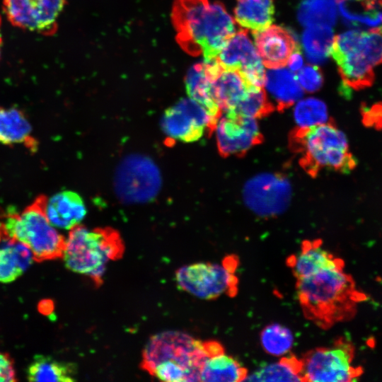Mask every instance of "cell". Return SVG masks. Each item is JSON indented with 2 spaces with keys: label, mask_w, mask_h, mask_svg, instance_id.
<instances>
[{
  "label": "cell",
  "mask_w": 382,
  "mask_h": 382,
  "mask_svg": "<svg viewBox=\"0 0 382 382\" xmlns=\"http://www.w3.org/2000/svg\"><path fill=\"white\" fill-rule=\"evenodd\" d=\"M344 267H329L296 279V291L303 316L322 329L352 318L357 304L365 298Z\"/></svg>",
  "instance_id": "6da1fadb"
},
{
  "label": "cell",
  "mask_w": 382,
  "mask_h": 382,
  "mask_svg": "<svg viewBox=\"0 0 382 382\" xmlns=\"http://www.w3.org/2000/svg\"><path fill=\"white\" fill-rule=\"evenodd\" d=\"M177 41L188 54L215 59L235 34L233 18L220 2L176 0L172 12Z\"/></svg>",
  "instance_id": "7a4b0ae2"
},
{
  "label": "cell",
  "mask_w": 382,
  "mask_h": 382,
  "mask_svg": "<svg viewBox=\"0 0 382 382\" xmlns=\"http://www.w3.org/2000/svg\"><path fill=\"white\" fill-rule=\"evenodd\" d=\"M214 354L212 340L201 341L179 331L152 336L142 352L141 367L163 381H200L205 359Z\"/></svg>",
  "instance_id": "3957f363"
},
{
  "label": "cell",
  "mask_w": 382,
  "mask_h": 382,
  "mask_svg": "<svg viewBox=\"0 0 382 382\" xmlns=\"http://www.w3.org/2000/svg\"><path fill=\"white\" fill-rule=\"evenodd\" d=\"M289 147L298 156L300 166L313 178L323 169L349 173L357 166L345 134L330 122L294 128L289 134Z\"/></svg>",
  "instance_id": "277c9868"
},
{
  "label": "cell",
  "mask_w": 382,
  "mask_h": 382,
  "mask_svg": "<svg viewBox=\"0 0 382 382\" xmlns=\"http://www.w3.org/2000/svg\"><path fill=\"white\" fill-rule=\"evenodd\" d=\"M47 197L40 195L22 212L9 209L0 217V243L15 241L24 244L37 262L62 257L65 247L64 237L45 214Z\"/></svg>",
  "instance_id": "5b68a950"
},
{
  "label": "cell",
  "mask_w": 382,
  "mask_h": 382,
  "mask_svg": "<svg viewBox=\"0 0 382 382\" xmlns=\"http://www.w3.org/2000/svg\"><path fill=\"white\" fill-rule=\"evenodd\" d=\"M124 252L123 241L115 229L79 224L70 229L62 257L67 269L88 277L100 286L107 263L121 258Z\"/></svg>",
  "instance_id": "8992f818"
},
{
  "label": "cell",
  "mask_w": 382,
  "mask_h": 382,
  "mask_svg": "<svg viewBox=\"0 0 382 382\" xmlns=\"http://www.w3.org/2000/svg\"><path fill=\"white\" fill-rule=\"evenodd\" d=\"M330 54L347 86L355 90L371 86L374 70L382 64V25L335 36Z\"/></svg>",
  "instance_id": "52a82bcc"
},
{
  "label": "cell",
  "mask_w": 382,
  "mask_h": 382,
  "mask_svg": "<svg viewBox=\"0 0 382 382\" xmlns=\"http://www.w3.org/2000/svg\"><path fill=\"white\" fill-rule=\"evenodd\" d=\"M237 267L238 258L234 255L226 257L221 264L185 265L175 272L176 283L180 289L202 299H215L221 295L233 297L238 292Z\"/></svg>",
  "instance_id": "ba28073f"
},
{
  "label": "cell",
  "mask_w": 382,
  "mask_h": 382,
  "mask_svg": "<svg viewBox=\"0 0 382 382\" xmlns=\"http://www.w3.org/2000/svg\"><path fill=\"white\" fill-rule=\"evenodd\" d=\"M354 348L345 337L330 347H317L301 358L303 381L347 382L357 380L362 374L354 364Z\"/></svg>",
  "instance_id": "9c48e42d"
},
{
  "label": "cell",
  "mask_w": 382,
  "mask_h": 382,
  "mask_svg": "<svg viewBox=\"0 0 382 382\" xmlns=\"http://www.w3.org/2000/svg\"><path fill=\"white\" fill-rule=\"evenodd\" d=\"M161 185L157 166L151 160L141 156L126 158L117 171L115 186L120 198L129 203L153 199Z\"/></svg>",
  "instance_id": "30bf717a"
},
{
  "label": "cell",
  "mask_w": 382,
  "mask_h": 382,
  "mask_svg": "<svg viewBox=\"0 0 382 382\" xmlns=\"http://www.w3.org/2000/svg\"><path fill=\"white\" fill-rule=\"evenodd\" d=\"M218 119L190 98H183L164 112L161 128L170 138L184 142L200 139L205 131L214 132Z\"/></svg>",
  "instance_id": "8fae6325"
},
{
  "label": "cell",
  "mask_w": 382,
  "mask_h": 382,
  "mask_svg": "<svg viewBox=\"0 0 382 382\" xmlns=\"http://www.w3.org/2000/svg\"><path fill=\"white\" fill-rule=\"evenodd\" d=\"M66 0H3L8 21L21 29L50 36L57 30V21Z\"/></svg>",
  "instance_id": "7c38bea8"
},
{
  "label": "cell",
  "mask_w": 382,
  "mask_h": 382,
  "mask_svg": "<svg viewBox=\"0 0 382 382\" xmlns=\"http://www.w3.org/2000/svg\"><path fill=\"white\" fill-rule=\"evenodd\" d=\"M243 195L250 210L259 216L270 217L287 208L291 188L289 180L282 174L261 173L245 183Z\"/></svg>",
  "instance_id": "4fadbf2b"
},
{
  "label": "cell",
  "mask_w": 382,
  "mask_h": 382,
  "mask_svg": "<svg viewBox=\"0 0 382 382\" xmlns=\"http://www.w3.org/2000/svg\"><path fill=\"white\" fill-rule=\"evenodd\" d=\"M214 131L218 151L223 157L243 156L264 139L256 119L233 110L222 112Z\"/></svg>",
  "instance_id": "5bb4252c"
},
{
  "label": "cell",
  "mask_w": 382,
  "mask_h": 382,
  "mask_svg": "<svg viewBox=\"0 0 382 382\" xmlns=\"http://www.w3.org/2000/svg\"><path fill=\"white\" fill-rule=\"evenodd\" d=\"M217 59L224 69L238 71L250 86L263 87L266 73L246 29L235 33L222 48Z\"/></svg>",
  "instance_id": "9a60e30c"
},
{
  "label": "cell",
  "mask_w": 382,
  "mask_h": 382,
  "mask_svg": "<svg viewBox=\"0 0 382 382\" xmlns=\"http://www.w3.org/2000/svg\"><path fill=\"white\" fill-rule=\"evenodd\" d=\"M253 35L262 64L270 69L286 66L291 55L300 50L294 35L280 26L270 25L263 30L253 31Z\"/></svg>",
  "instance_id": "2e32d148"
},
{
  "label": "cell",
  "mask_w": 382,
  "mask_h": 382,
  "mask_svg": "<svg viewBox=\"0 0 382 382\" xmlns=\"http://www.w3.org/2000/svg\"><path fill=\"white\" fill-rule=\"evenodd\" d=\"M286 265L296 279L311 276L324 269L345 265L344 261L323 247L321 240H306L301 250L290 255Z\"/></svg>",
  "instance_id": "e0dca14e"
},
{
  "label": "cell",
  "mask_w": 382,
  "mask_h": 382,
  "mask_svg": "<svg viewBox=\"0 0 382 382\" xmlns=\"http://www.w3.org/2000/svg\"><path fill=\"white\" fill-rule=\"evenodd\" d=\"M45 212L53 226L70 230L83 219L86 209L79 194L65 190L47 197Z\"/></svg>",
  "instance_id": "ac0fdd59"
},
{
  "label": "cell",
  "mask_w": 382,
  "mask_h": 382,
  "mask_svg": "<svg viewBox=\"0 0 382 382\" xmlns=\"http://www.w3.org/2000/svg\"><path fill=\"white\" fill-rule=\"evenodd\" d=\"M0 144H21L32 153L37 151L39 144L33 135L31 125L18 108L0 106Z\"/></svg>",
  "instance_id": "d6986e66"
},
{
  "label": "cell",
  "mask_w": 382,
  "mask_h": 382,
  "mask_svg": "<svg viewBox=\"0 0 382 382\" xmlns=\"http://www.w3.org/2000/svg\"><path fill=\"white\" fill-rule=\"evenodd\" d=\"M253 87L238 71L224 68L212 81V96L222 112L234 109Z\"/></svg>",
  "instance_id": "ffe728a7"
},
{
  "label": "cell",
  "mask_w": 382,
  "mask_h": 382,
  "mask_svg": "<svg viewBox=\"0 0 382 382\" xmlns=\"http://www.w3.org/2000/svg\"><path fill=\"white\" fill-rule=\"evenodd\" d=\"M265 84L276 103V109L284 110L303 95L296 76L286 69L278 68L265 74Z\"/></svg>",
  "instance_id": "44dd1931"
},
{
  "label": "cell",
  "mask_w": 382,
  "mask_h": 382,
  "mask_svg": "<svg viewBox=\"0 0 382 382\" xmlns=\"http://www.w3.org/2000/svg\"><path fill=\"white\" fill-rule=\"evenodd\" d=\"M76 374L75 364L43 354L35 355L26 370L29 381L72 382L76 381Z\"/></svg>",
  "instance_id": "7402d4cb"
},
{
  "label": "cell",
  "mask_w": 382,
  "mask_h": 382,
  "mask_svg": "<svg viewBox=\"0 0 382 382\" xmlns=\"http://www.w3.org/2000/svg\"><path fill=\"white\" fill-rule=\"evenodd\" d=\"M0 247V282L11 283L19 277L34 262L30 250L15 241L1 242Z\"/></svg>",
  "instance_id": "603a6c76"
},
{
  "label": "cell",
  "mask_w": 382,
  "mask_h": 382,
  "mask_svg": "<svg viewBox=\"0 0 382 382\" xmlns=\"http://www.w3.org/2000/svg\"><path fill=\"white\" fill-rule=\"evenodd\" d=\"M248 370L225 351L209 356L202 365L200 381L238 382L245 380Z\"/></svg>",
  "instance_id": "cb8c5ba5"
},
{
  "label": "cell",
  "mask_w": 382,
  "mask_h": 382,
  "mask_svg": "<svg viewBox=\"0 0 382 382\" xmlns=\"http://www.w3.org/2000/svg\"><path fill=\"white\" fill-rule=\"evenodd\" d=\"M273 0H236L234 8L236 21L253 31L263 30L274 20Z\"/></svg>",
  "instance_id": "d4e9b609"
},
{
  "label": "cell",
  "mask_w": 382,
  "mask_h": 382,
  "mask_svg": "<svg viewBox=\"0 0 382 382\" xmlns=\"http://www.w3.org/2000/svg\"><path fill=\"white\" fill-rule=\"evenodd\" d=\"M185 88L189 98L199 103L219 120L222 112L213 98L212 81L205 71L203 62L197 63L189 69L185 78Z\"/></svg>",
  "instance_id": "484cf974"
},
{
  "label": "cell",
  "mask_w": 382,
  "mask_h": 382,
  "mask_svg": "<svg viewBox=\"0 0 382 382\" xmlns=\"http://www.w3.org/2000/svg\"><path fill=\"white\" fill-rule=\"evenodd\" d=\"M250 381H303L301 359L290 354L247 375Z\"/></svg>",
  "instance_id": "4316f807"
},
{
  "label": "cell",
  "mask_w": 382,
  "mask_h": 382,
  "mask_svg": "<svg viewBox=\"0 0 382 382\" xmlns=\"http://www.w3.org/2000/svg\"><path fill=\"white\" fill-rule=\"evenodd\" d=\"M335 36L330 25H313L308 26L302 35V43L308 59L315 64H321L328 57Z\"/></svg>",
  "instance_id": "83f0119b"
},
{
  "label": "cell",
  "mask_w": 382,
  "mask_h": 382,
  "mask_svg": "<svg viewBox=\"0 0 382 382\" xmlns=\"http://www.w3.org/2000/svg\"><path fill=\"white\" fill-rule=\"evenodd\" d=\"M338 0H303L298 12L300 23L306 26L326 25L332 26L337 18Z\"/></svg>",
  "instance_id": "f1b7e54d"
},
{
  "label": "cell",
  "mask_w": 382,
  "mask_h": 382,
  "mask_svg": "<svg viewBox=\"0 0 382 382\" xmlns=\"http://www.w3.org/2000/svg\"><path fill=\"white\" fill-rule=\"evenodd\" d=\"M260 343L267 354L282 356L288 354L291 349L294 336L286 327L279 323H272L262 330Z\"/></svg>",
  "instance_id": "f546056e"
},
{
  "label": "cell",
  "mask_w": 382,
  "mask_h": 382,
  "mask_svg": "<svg viewBox=\"0 0 382 382\" xmlns=\"http://www.w3.org/2000/svg\"><path fill=\"white\" fill-rule=\"evenodd\" d=\"M298 127H307L328 122V114L325 104L315 98H308L297 102L294 111Z\"/></svg>",
  "instance_id": "4dcf8cb0"
},
{
  "label": "cell",
  "mask_w": 382,
  "mask_h": 382,
  "mask_svg": "<svg viewBox=\"0 0 382 382\" xmlns=\"http://www.w3.org/2000/svg\"><path fill=\"white\" fill-rule=\"evenodd\" d=\"M274 110L275 106L268 99L264 88L253 87L250 89L247 96L231 110L257 119L268 116Z\"/></svg>",
  "instance_id": "1f68e13d"
},
{
  "label": "cell",
  "mask_w": 382,
  "mask_h": 382,
  "mask_svg": "<svg viewBox=\"0 0 382 382\" xmlns=\"http://www.w3.org/2000/svg\"><path fill=\"white\" fill-rule=\"evenodd\" d=\"M297 79L302 88L307 92L318 90L323 84V78L320 68L316 65H308L300 69Z\"/></svg>",
  "instance_id": "d6a6232c"
},
{
  "label": "cell",
  "mask_w": 382,
  "mask_h": 382,
  "mask_svg": "<svg viewBox=\"0 0 382 382\" xmlns=\"http://www.w3.org/2000/svg\"><path fill=\"white\" fill-rule=\"evenodd\" d=\"M14 362L11 357L0 351V382L16 381Z\"/></svg>",
  "instance_id": "836d02e7"
},
{
  "label": "cell",
  "mask_w": 382,
  "mask_h": 382,
  "mask_svg": "<svg viewBox=\"0 0 382 382\" xmlns=\"http://www.w3.org/2000/svg\"><path fill=\"white\" fill-rule=\"evenodd\" d=\"M363 122L368 127H382V105H376L364 111Z\"/></svg>",
  "instance_id": "e575fe53"
},
{
  "label": "cell",
  "mask_w": 382,
  "mask_h": 382,
  "mask_svg": "<svg viewBox=\"0 0 382 382\" xmlns=\"http://www.w3.org/2000/svg\"><path fill=\"white\" fill-rule=\"evenodd\" d=\"M290 69L296 71L300 69L303 64V58L300 50L295 51L289 57L288 63Z\"/></svg>",
  "instance_id": "d590c367"
},
{
  "label": "cell",
  "mask_w": 382,
  "mask_h": 382,
  "mask_svg": "<svg viewBox=\"0 0 382 382\" xmlns=\"http://www.w3.org/2000/svg\"><path fill=\"white\" fill-rule=\"evenodd\" d=\"M40 311L42 313H50L53 309V303L50 300H44L39 304Z\"/></svg>",
  "instance_id": "8d00e7d4"
},
{
  "label": "cell",
  "mask_w": 382,
  "mask_h": 382,
  "mask_svg": "<svg viewBox=\"0 0 382 382\" xmlns=\"http://www.w3.org/2000/svg\"><path fill=\"white\" fill-rule=\"evenodd\" d=\"M1 16H0V59H1V48H2V43H3L2 35H1Z\"/></svg>",
  "instance_id": "74e56055"
},
{
  "label": "cell",
  "mask_w": 382,
  "mask_h": 382,
  "mask_svg": "<svg viewBox=\"0 0 382 382\" xmlns=\"http://www.w3.org/2000/svg\"><path fill=\"white\" fill-rule=\"evenodd\" d=\"M360 1H370L375 4H377L382 6V0H360Z\"/></svg>",
  "instance_id": "f35d334b"
}]
</instances>
